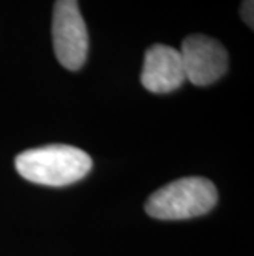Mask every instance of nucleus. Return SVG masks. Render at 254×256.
<instances>
[{
  "instance_id": "1",
  "label": "nucleus",
  "mask_w": 254,
  "mask_h": 256,
  "mask_svg": "<svg viewBox=\"0 0 254 256\" xmlns=\"http://www.w3.org/2000/svg\"><path fill=\"white\" fill-rule=\"evenodd\" d=\"M15 168L28 182L64 187L88 176L93 159L78 147L51 144L23 150L15 159Z\"/></svg>"
},
{
  "instance_id": "2",
  "label": "nucleus",
  "mask_w": 254,
  "mask_h": 256,
  "mask_svg": "<svg viewBox=\"0 0 254 256\" xmlns=\"http://www.w3.org/2000/svg\"><path fill=\"white\" fill-rule=\"evenodd\" d=\"M218 202L215 184L205 177H183L155 190L145 212L157 220H188L208 214Z\"/></svg>"
},
{
  "instance_id": "3",
  "label": "nucleus",
  "mask_w": 254,
  "mask_h": 256,
  "mask_svg": "<svg viewBox=\"0 0 254 256\" xmlns=\"http://www.w3.org/2000/svg\"><path fill=\"white\" fill-rule=\"evenodd\" d=\"M53 48L61 66L78 72L88 58L89 36L78 0H56L53 8Z\"/></svg>"
},
{
  "instance_id": "4",
  "label": "nucleus",
  "mask_w": 254,
  "mask_h": 256,
  "mask_svg": "<svg viewBox=\"0 0 254 256\" xmlns=\"http://www.w3.org/2000/svg\"><path fill=\"white\" fill-rule=\"evenodd\" d=\"M185 78L197 86H208L228 72V53L218 40L207 35H190L180 50Z\"/></svg>"
},
{
  "instance_id": "5",
  "label": "nucleus",
  "mask_w": 254,
  "mask_h": 256,
  "mask_svg": "<svg viewBox=\"0 0 254 256\" xmlns=\"http://www.w3.org/2000/svg\"><path fill=\"white\" fill-rule=\"evenodd\" d=\"M185 81V70L178 50L155 43L145 52L140 83L147 91L165 94L178 90Z\"/></svg>"
},
{
  "instance_id": "6",
  "label": "nucleus",
  "mask_w": 254,
  "mask_h": 256,
  "mask_svg": "<svg viewBox=\"0 0 254 256\" xmlns=\"http://www.w3.org/2000/svg\"><path fill=\"white\" fill-rule=\"evenodd\" d=\"M253 8H254V0H245L241 5V17L243 20H245V24L246 25H250L251 28L254 26V12H253Z\"/></svg>"
}]
</instances>
